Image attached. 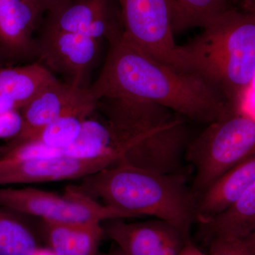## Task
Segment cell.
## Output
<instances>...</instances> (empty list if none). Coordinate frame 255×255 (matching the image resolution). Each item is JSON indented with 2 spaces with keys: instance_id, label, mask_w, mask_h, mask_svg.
Segmentation results:
<instances>
[{
  "instance_id": "cell-1",
  "label": "cell",
  "mask_w": 255,
  "mask_h": 255,
  "mask_svg": "<svg viewBox=\"0 0 255 255\" xmlns=\"http://www.w3.org/2000/svg\"><path fill=\"white\" fill-rule=\"evenodd\" d=\"M110 43L100 76L88 88L94 102L117 98L153 104L206 125L235 112L204 82L157 59L123 33Z\"/></svg>"
},
{
  "instance_id": "cell-2",
  "label": "cell",
  "mask_w": 255,
  "mask_h": 255,
  "mask_svg": "<svg viewBox=\"0 0 255 255\" xmlns=\"http://www.w3.org/2000/svg\"><path fill=\"white\" fill-rule=\"evenodd\" d=\"M187 44L176 68L191 74L239 110L255 81V12L229 7Z\"/></svg>"
},
{
  "instance_id": "cell-3",
  "label": "cell",
  "mask_w": 255,
  "mask_h": 255,
  "mask_svg": "<svg viewBox=\"0 0 255 255\" xmlns=\"http://www.w3.org/2000/svg\"><path fill=\"white\" fill-rule=\"evenodd\" d=\"M84 194L130 219L151 216L189 238L196 200L184 174H162L117 162L80 179Z\"/></svg>"
},
{
  "instance_id": "cell-4",
  "label": "cell",
  "mask_w": 255,
  "mask_h": 255,
  "mask_svg": "<svg viewBox=\"0 0 255 255\" xmlns=\"http://www.w3.org/2000/svg\"><path fill=\"white\" fill-rule=\"evenodd\" d=\"M255 153V116L236 111L208 124L191 139L185 154L195 171L191 189L196 200L223 174Z\"/></svg>"
},
{
  "instance_id": "cell-5",
  "label": "cell",
  "mask_w": 255,
  "mask_h": 255,
  "mask_svg": "<svg viewBox=\"0 0 255 255\" xmlns=\"http://www.w3.org/2000/svg\"><path fill=\"white\" fill-rule=\"evenodd\" d=\"M0 206L53 223H104L130 219L68 185L63 194L31 187H0Z\"/></svg>"
},
{
  "instance_id": "cell-6",
  "label": "cell",
  "mask_w": 255,
  "mask_h": 255,
  "mask_svg": "<svg viewBox=\"0 0 255 255\" xmlns=\"http://www.w3.org/2000/svg\"><path fill=\"white\" fill-rule=\"evenodd\" d=\"M123 34L160 61L176 67L174 31L166 0H117Z\"/></svg>"
},
{
  "instance_id": "cell-7",
  "label": "cell",
  "mask_w": 255,
  "mask_h": 255,
  "mask_svg": "<svg viewBox=\"0 0 255 255\" xmlns=\"http://www.w3.org/2000/svg\"><path fill=\"white\" fill-rule=\"evenodd\" d=\"M100 43L81 33L44 29L38 45L40 63L68 78L69 85L88 88L84 84L97 59Z\"/></svg>"
},
{
  "instance_id": "cell-8",
  "label": "cell",
  "mask_w": 255,
  "mask_h": 255,
  "mask_svg": "<svg viewBox=\"0 0 255 255\" xmlns=\"http://www.w3.org/2000/svg\"><path fill=\"white\" fill-rule=\"evenodd\" d=\"M119 159L116 157L78 159L62 155L13 163L0 162V187L80 180L117 163Z\"/></svg>"
},
{
  "instance_id": "cell-9",
  "label": "cell",
  "mask_w": 255,
  "mask_h": 255,
  "mask_svg": "<svg viewBox=\"0 0 255 255\" xmlns=\"http://www.w3.org/2000/svg\"><path fill=\"white\" fill-rule=\"evenodd\" d=\"M103 228L105 238L127 255H178L189 238L157 219L141 222L109 220L103 223Z\"/></svg>"
},
{
  "instance_id": "cell-10",
  "label": "cell",
  "mask_w": 255,
  "mask_h": 255,
  "mask_svg": "<svg viewBox=\"0 0 255 255\" xmlns=\"http://www.w3.org/2000/svg\"><path fill=\"white\" fill-rule=\"evenodd\" d=\"M44 29L81 33L100 41L123 33L119 9L112 0H73L47 13Z\"/></svg>"
},
{
  "instance_id": "cell-11",
  "label": "cell",
  "mask_w": 255,
  "mask_h": 255,
  "mask_svg": "<svg viewBox=\"0 0 255 255\" xmlns=\"http://www.w3.org/2000/svg\"><path fill=\"white\" fill-rule=\"evenodd\" d=\"M92 105L95 103L89 95L88 88H78L58 80L20 110L23 118L22 130L6 145L11 147L27 141L62 116Z\"/></svg>"
},
{
  "instance_id": "cell-12",
  "label": "cell",
  "mask_w": 255,
  "mask_h": 255,
  "mask_svg": "<svg viewBox=\"0 0 255 255\" xmlns=\"http://www.w3.org/2000/svg\"><path fill=\"white\" fill-rule=\"evenodd\" d=\"M45 14L38 0H0V47L9 54L30 51Z\"/></svg>"
},
{
  "instance_id": "cell-13",
  "label": "cell",
  "mask_w": 255,
  "mask_h": 255,
  "mask_svg": "<svg viewBox=\"0 0 255 255\" xmlns=\"http://www.w3.org/2000/svg\"><path fill=\"white\" fill-rule=\"evenodd\" d=\"M255 182V153L218 178L196 199V221L205 224L232 206Z\"/></svg>"
},
{
  "instance_id": "cell-14",
  "label": "cell",
  "mask_w": 255,
  "mask_h": 255,
  "mask_svg": "<svg viewBox=\"0 0 255 255\" xmlns=\"http://www.w3.org/2000/svg\"><path fill=\"white\" fill-rule=\"evenodd\" d=\"M36 222L42 243L55 255H97L105 238L103 223Z\"/></svg>"
},
{
  "instance_id": "cell-15",
  "label": "cell",
  "mask_w": 255,
  "mask_h": 255,
  "mask_svg": "<svg viewBox=\"0 0 255 255\" xmlns=\"http://www.w3.org/2000/svg\"><path fill=\"white\" fill-rule=\"evenodd\" d=\"M57 81L53 73L40 63L0 68V113L21 110Z\"/></svg>"
},
{
  "instance_id": "cell-16",
  "label": "cell",
  "mask_w": 255,
  "mask_h": 255,
  "mask_svg": "<svg viewBox=\"0 0 255 255\" xmlns=\"http://www.w3.org/2000/svg\"><path fill=\"white\" fill-rule=\"evenodd\" d=\"M41 246L35 218L0 206V255H33Z\"/></svg>"
},
{
  "instance_id": "cell-17",
  "label": "cell",
  "mask_w": 255,
  "mask_h": 255,
  "mask_svg": "<svg viewBox=\"0 0 255 255\" xmlns=\"http://www.w3.org/2000/svg\"><path fill=\"white\" fill-rule=\"evenodd\" d=\"M212 238L245 240L255 231V182L232 206L203 224Z\"/></svg>"
},
{
  "instance_id": "cell-18",
  "label": "cell",
  "mask_w": 255,
  "mask_h": 255,
  "mask_svg": "<svg viewBox=\"0 0 255 255\" xmlns=\"http://www.w3.org/2000/svg\"><path fill=\"white\" fill-rule=\"evenodd\" d=\"M93 114L84 122L75 141L62 150L63 155L78 159L104 157L122 159L123 151L119 147L113 132L103 119L94 118Z\"/></svg>"
},
{
  "instance_id": "cell-19",
  "label": "cell",
  "mask_w": 255,
  "mask_h": 255,
  "mask_svg": "<svg viewBox=\"0 0 255 255\" xmlns=\"http://www.w3.org/2000/svg\"><path fill=\"white\" fill-rule=\"evenodd\" d=\"M174 33L212 22L230 7L229 0H166Z\"/></svg>"
},
{
  "instance_id": "cell-20",
  "label": "cell",
  "mask_w": 255,
  "mask_h": 255,
  "mask_svg": "<svg viewBox=\"0 0 255 255\" xmlns=\"http://www.w3.org/2000/svg\"><path fill=\"white\" fill-rule=\"evenodd\" d=\"M95 111L96 106L92 105L69 112L43 128L28 140L62 151L78 138L84 122Z\"/></svg>"
},
{
  "instance_id": "cell-21",
  "label": "cell",
  "mask_w": 255,
  "mask_h": 255,
  "mask_svg": "<svg viewBox=\"0 0 255 255\" xmlns=\"http://www.w3.org/2000/svg\"><path fill=\"white\" fill-rule=\"evenodd\" d=\"M209 255H253L244 240L212 238Z\"/></svg>"
},
{
  "instance_id": "cell-22",
  "label": "cell",
  "mask_w": 255,
  "mask_h": 255,
  "mask_svg": "<svg viewBox=\"0 0 255 255\" xmlns=\"http://www.w3.org/2000/svg\"><path fill=\"white\" fill-rule=\"evenodd\" d=\"M23 118L18 110L0 113V138L13 140L22 130Z\"/></svg>"
},
{
  "instance_id": "cell-23",
  "label": "cell",
  "mask_w": 255,
  "mask_h": 255,
  "mask_svg": "<svg viewBox=\"0 0 255 255\" xmlns=\"http://www.w3.org/2000/svg\"><path fill=\"white\" fill-rule=\"evenodd\" d=\"M38 1L47 14L61 7L73 0H38Z\"/></svg>"
},
{
  "instance_id": "cell-24",
  "label": "cell",
  "mask_w": 255,
  "mask_h": 255,
  "mask_svg": "<svg viewBox=\"0 0 255 255\" xmlns=\"http://www.w3.org/2000/svg\"><path fill=\"white\" fill-rule=\"evenodd\" d=\"M178 255H206L200 251L199 248H196L190 241H188L185 246L182 248L179 254Z\"/></svg>"
},
{
  "instance_id": "cell-25",
  "label": "cell",
  "mask_w": 255,
  "mask_h": 255,
  "mask_svg": "<svg viewBox=\"0 0 255 255\" xmlns=\"http://www.w3.org/2000/svg\"><path fill=\"white\" fill-rule=\"evenodd\" d=\"M252 255H255V231L244 240Z\"/></svg>"
},
{
  "instance_id": "cell-26",
  "label": "cell",
  "mask_w": 255,
  "mask_h": 255,
  "mask_svg": "<svg viewBox=\"0 0 255 255\" xmlns=\"http://www.w3.org/2000/svg\"><path fill=\"white\" fill-rule=\"evenodd\" d=\"M33 255H55L49 248L47 247L41 246L38 248Z\"/></svg>"
},
{
  "instance_id": "cell-27",
  "label": "cell",
  "mask_w": 255,
  "mask_h": 255,
  "mask_svg": "<svg viewBox=\"0 0 255 255\" xmlns=\"http://www.w3.org/2000/svg\"><path fill=\"white\" fill-rule=\"evenodd\" d=\"M109 253V255H127L124 254L123 252L121 251L120 249H119L118 248L117 249L114 250V251L110 252Z\"/></svg>"
},
{
  "instance_id": "cell-28",
  "label": "cell",
  "mask_w": 255,
  "mask_h": 255,
  "mask_svg": "<svg viewBox=\"0 0 255 255\" xmlns=\"http://www.w3.org/2000/svg\"><path fill=\"white\" fill-rule=\"evenodd\" d=\"M243 9L251 10L255 12V4H242Z\"/></svg>"
},
{
  "instance_id": "cell-29",
  "label": "cell",
  "mask_w": 255,
  "mask_h": 255,
  "mask_svg": "<svg viewBox=\"0 0 255 255\" xmlns=\"http://www.w3.org/2000/svg\"><path fill=\"white\" fill-rule=\"evenodd\" d=\"M242 4H255V0H241Z\"/></svg>"
},
{
  "instance_id": "cell-30",
  "label": "cell",
  "mask_w": 255,
  "mask_h": 255,
  "mask_svg": "<svg viewBox=\"0 0 255 255\" xmlns=\"http://www.w3.org/2000/svg\"><path fill=\"white\" fill-rule=\"evenodd\" d=\"M97 255H109V253H99Z\"/></svg>"
},
{
  "instance_id": "cell-31",
  "label": "cell",
  "mask_w": 255,
  "mask_h": 255,
  "mask_svg": "<svg viewBox=\"0 0 255 255\" xmlns=\"http://www.w3.org/2000/svg\"><path fill=\"white\" fill-rule=\"evenodd\" d=\"M229 1H233V0H229Z\"/></svg>"
},
{
  "instance_id": "cell-32",
  "label": "cell",
  "mask_w": 255,
  "mask_h": 255,
  "mask_svg": "<svg viewBox=\"0 0 255 255\" xmlns=\"http://www.w3.org/2000/svg\"></svg>"
}]
</instances>
